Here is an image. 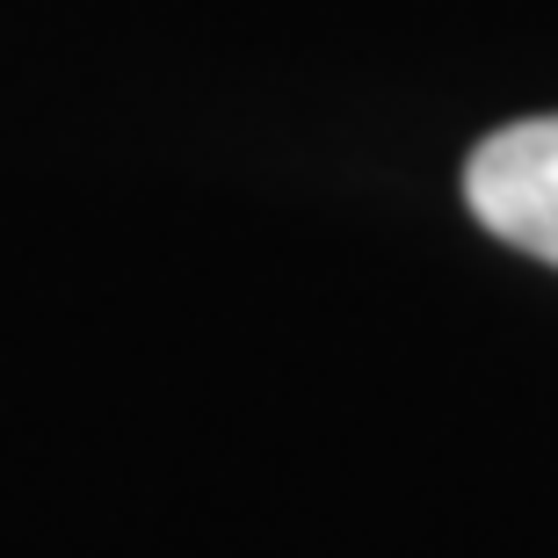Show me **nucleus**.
Masks as SVG:
<instances>
[{"instance_id": "1", "label": "nucleus", "mask_w": 558, "mask_h": 558, "mask_svg": "<svg viewBox=\"0 0 558 558\" xmlns=\"http://www.w3.org/2000/svg\"><path fill=\"white\" fill-rule=\"evenodd\" d=\"M464 204L494 240L558 269V117L494 131L464 167Z\"/></svg>"}]
</instances>
